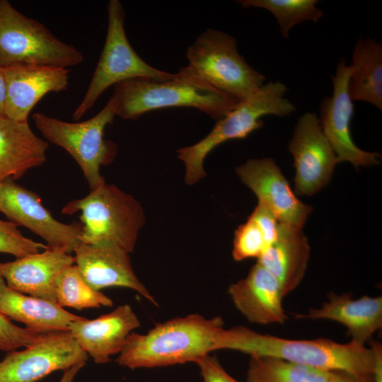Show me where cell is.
I'll return each instance as SVG.
<instances>
[{
	"label": "cell",
	"mask_w": 382,
	"mask_h": 382,
	"mask_svg": "<svg viewBox=\"0 0 382 382\" xmlns=\"http://www.w3.org/2000/svg\"><path fill=\"white\" fill-rule=\"evenodd\" d=\"M217 348L250 356H271L321 370L371 378V348L352 340L341 344L328 338L291 340L236 326L221 330Z\"/></svg>",
	"instance_id": "obj_1"
},
{
	"label": "cell",
	"mask_w": 382,
	"mask_h": 382,
	"mask_svg": "<svg viewBox=\"0 0 382 382\" xmlns=\"http://www.w3.org/2000/svg\"><path fill=\"white\" fill-rule=\"evenodd\" d=\"M224 325L220 316L198 313L158 323L145 334L132 332L116 361L132 370L195 362L217 350Z\"/></svg>",
	"instance_id": "obj_2"
},
{
	"label": "cell",
	"mask_w": 382,
	"mask_h": 382,
	"mask_svg": "<svg viewBox=\"0 0 382 382\" xmlns=\"http://www.w3.org/2000/svg\"><path fill=\"white\" fill-rule=\"evenodd\" d=\"M112 102L116 116L135 120L143 114L172 107L196 108L216 121L240 102L206 82L187 66L172 79L137 78L115 85Z\"/></svg>",
	"instance_id": "obj_3"
},
{
	"label": "cell",
	"mask_w": 382,
	"mask_h": 382,
	"mask_svg": "<svg viewBox=\"0 0 382 382\" xmlns=\"http://www.w3.org/2000/svg\"><path fill=\"white\" fill-rule=\"evenodd\" d=\"M62 214L80 212V242L117 246L134 250L139 232L145 224L141 204L114 185L103 184L81 199L68 202Z\"/></svg>",
	"instance_id": "obj_4"
},
{
	"label": "cell",
	"mask_w": 382,
	"mask_h": 382,
	"mask_svg": "<svg viewBox=\"0 0 382 382\" xmlns=\"http://www.w3.org/2000/svg\"><path fill=\"white\" fill-rule=\"evenodd\" d=\"M286 91V85L279 81L265 83L217 120L205 137L193 145L178 149V157L185 166V183L192 185L206 175L204 158L217 146L228 140L246 138L263 126L261 118L264 116L284 117L294 112L295 106L285 97Z\"/></svg>",
	"instance_id": "obj_5"
},
{
	"label": "cell",
	"mask_w": 382,
	"mask_h": 382,
	"mask_svg": "<svg viewBox=\"0 0 382 382\" xmlns=\"http://www.w3.org/2000/svg\"><path fill=\"white\" fill-rule=\"evenodd\" d=\"M187 67L215 88L242 101L264 84L266 77L242 56L236 39L208 28L186 52Z\"/></svg>",
	"instance_id": "obj_6"
},
{
	"label": "cell",
	"mask_w": 382,
	"mask_h": 382,
	"mask_svg": "<svg viewBox=\"0 0 382 382\" xmlns=\"http://www.w3.org/2000/svg\"><path fill=\"white\" fill-rule=\"evenodd\" d=\"M115 116L109 99L98 114L83 122H65L42 112L34 113L33 119L47 141L62 147L74 158L93 190L105 183L100 166L111 163L117 155L116 144L104 138L105 129Z\"/></svg>",
	"instance_id": "obj_7"
},
{
	"label": "cell",
	"mask_w": 382,
	"mask_h": 382,
	"mask_svg": "<svg viewBox=\"0 0 382 382\" xmlns=\"http://www.w3.org/2000/svg\"><path fill=\"white\" fill-rule=\"evenodd\" d=\"M108 30L103 49L82 101L72 118L80 120L110 86L137 78L172 79L175 74L154 68L131 46L125 30V10L118 0L108 5Z\"/></svg>",
	"instance_id": "obj_8"
},
{
	"label": "cell",
	"mask_w": 382,
	"mask_h": 382,
	"mask_svg": "<svg viewBox=\"0 0 382 382\" xmlns=\"http://www.w3.org/2000/svg\"><path fill=\"white\" fill-rule=\"evenodd\" d=\"M83 61L74 46L57 37L47 27L0 0V65L25 63L67 68Z\"/></svg>",
	"instance_id": "obj_9"
},
{
	"label": "cell",
	"mask_w": 382,
	"mask_h": 382,
	"mask_svg": "<svg viewBox=\"0 0 382 382\" xmlns=\"http://www.w3.org/2000/svg\"><path fill=\"white\" fill-rule=\"evenodd\" d=\"M88 358L69 330L42 332L25 349L7 353L0 361V382H37Z\"/></svg>",
	"instance_id": "obj_10"
},
{
	"label": "cell",
	"mask_w": 382,
	"mask_h": 382,
	"mask_svg": "<svg viewBox=\"0 0 382 382\" xmlns=\"http://www.w3.org/2000/svg\"><path fill=\"white\" fill-rule=\"evenodd\" d=\"M0 212L16 225L26 227L41 237L49 248L71 254L80 243L81 223L57 221L36 193L12 179L0 183Z\"/></svg>",
	"instance_id": "obj_11"
},
{
	"label": "cell",
	"mask_w": 382,
	"mask_h": 382,
	"mask_svg": "<svg viewBox=\"0 0 382 382\" xmlns=\"http://www.w3.org/2000/svg\"><path fill=\"white\" fill-rule=\"evenodd\" d=\"M289 151L294 158L297 195L310 196L328 185L337 161L315 113L308 112L299 118Z\"/></svg>",
	"instance_id": "obj_12"
},
{
	"label": "cell",
	"mask_w": 382,
	"mask_h": 382,
	"mask_svg": "<svg viewBox=\"0 0 382 382\" xmlns=\"http://www.w3.org/2000/svg\"><path fill=\"white\" fill-rule=\"evenodd\" d=\"M350 71L349 65L341 59L335 75L332 76V95L324 98L320 103V125L335 152L337 163L349 162L356 168L376 165L379 163L380 155L359 149L351 136L354 105L348 92Z\"/></svg>",
	"instance_id": "obj_13"
},
{
	"label": "cell",
	"mask_w": 382,
	"mask_h": 382,
	"mask_svg": "<svg viewBox=\"0 0 382 382\" xmlns=\"http://www.w3.org/2000/svg\"><path fill=\"white\" fill-rule=\"evenodd\" d=\"M236 173L279 223L302 228L312 207L296 197L273 159H249L236 168Z\"/></svg>",
	"instance_id": "obj_14"
},
{
	"label": "cell",
	"mask_w": 382,
	"mask_h": 382,
	"mask_svg": "<svg viewBox=\"0 0 382 382\" xmlns=\"http://www.w3.org/2000/svg\"><path fill=\"white\" fill-rule=\"evenodd\" d=\"M4 70L6 116L16 121H28L31 110L45 95L65 91L69 85V70L62 66L18 63Z\"/></svg>",
	"instance_id": "obj_15"
},
{
	"label": "cell",
	"mask_w": 382,
	"mask_h": 382,
	"mask_svg": "<svg viewBox=\"0 0 382 382\" xmlns=\"http://www.w3.org/2000/svg\"><path fill=\"white\" fill-rule=\"evenodd\" d=\"M74 264L93 289L120 286L132 289L155 305L154 297L135 274L129 253L112 245L80 242L74 249Z\"/></svg>",
	"instance_id": "obj_16"
},
{
	"label": "cell",
	"mask_w": 382,
	"mask_h": 382,
	"mask_svg": "<svg viewBox=\"0 0 382 382\" xmlns=\"http://www.w3.org/2000/svg\"><path fill=\"white\" fill-rule=\"evenodd\" d=\"M140 325L132 307L124 304L96 319L83 317L74 321L69 331L95 363L105 364L110 356L120 354L128 336Z\"/></svg>",
	"instance_id": "obj_17"
},
{
	"label": "cell",
	"mask_w": 382,
	"mask_h": 382,
	"mask_svg": "<svg viewBox=\"0 0 382 382\" xmlns=\"http://www.w3.org/2000/svg\"><path fill=\"white\" fill-rule=\"evenodd\" d=\"M74 262L71 254L47 247L41 253L16 258L14 261L0 262V277L12 289L56 302L57 279Z\"/></svg>",
	"instance_id": "obj_18"
},
{
	"label": "cell",
	"mask_w": 382,
	"mask_h": 382,
	"mask_svg": "<svg viewBox=\"0 0 382 382\" xmlns=\"http://www.w3.org/2000/svg\"><path fill=\"white\" fill-rule=\"evenodd\" d=\"M228 294L236 309L252 323L283 324L288 318L279 281L257 262L246 277L229 286Z\"/></svg>",
	"instance_id": "obj_19"
},
{
	"label": "cell",
	"mask_w": 382,
	"mask_h": 382,
	"mask_svg": "<svg viewBox=\"0 0 382 382\" xmlns=\"http://www.w3.org/2000/svg\"><path fill=\"white\" fill-rule=\"evenodd\" d=\"M328 301L320 308H311L297 318L330 320L347 329L352 341L365 345L374 334L382 327V297L364 296L354 299L350 294L331 293Z\"/></svg>",
	"instance_id": "obj_20"
},
{
	"label": "cell",
	"mask_w": 382,
	"mask_h": 382,
	"mask_svg": "<svg viewBox=\"0 0 382 382\" xmlns=\"http://www.w3.org/2000/svg\"><path fill=\"white\" fill-rule=\"evenodd\" d=\"M49 143L37 137L28 121L0 117V183L21 178L46 161Z\"/></svg>",
	"instance_id": "obj_21"
},
{
	"label": "cell",
	"mask_w": 382,
	"mask_h": 382,
	"mask_svg": "<svg viewBox=\"0 0 382 382\" xmlns=\"http://www.w3.org/2000/svg\"><path fill=\"white\" fill-rule=\"evenodd\" d=\"M309 256L310 246L301 229L279 223L276 240L257 262L277 279L286 296L301 284Z\"/></svg>",
	"instance_id": "obj_22"
},
{
	"label": "cell",
	"mask_w": 382,
	"mask_h": 382,
	"mask_svg": "<svg viewBox=\"0 0 382 382\" xmlns=\"http://www.w3.org/2000/svg\"><path fill=\"white\" fill-rule=\"evenodd\" d=\"M0 312L40 333L69 330L71 323L83 318L65 311L56 302L12 289L1 277Z\"/></svg>",
	"instance_id": "obj_23"
},
{
	"label": "cell",
	"mask_w": 382,
	"mask_h": 382,
	"mask_svg": "<svg viewBox=\"0 0 382 382\" xmlns=\"http://www.w3.org/2000/svg\"><path fill=\"white\" fill-rule=\"evenodd\" d=\"M348 92L352 100L364 101L382 110V45L359 37L354 47Z\"/></svg>",
	"instance_id": "obj_24"
},
{
	"label": "cell",
	"mask_w": 382,
	"mask_h": 382,
	"mask_svg": "<svg viewBox=\"0 0 382 382\" xmlns=\"http://www.w3.org/2000/svg\"><path fill=\"white\" fill-rule=\"evenodd\" d=\"M335 372L271 356H250L247 382H330Z\"/></svg>",
	"instance_id": "obj_25"
},
{
	"label": "cell",
	"mask_w": 382,
	"mask_h": 382,
	"mask_svg": "<svg viewBox=\"0 0 382 382\" xmlns=\"http://www.w3.org/2000/svg\"><path fill=\"white\" fill-rule=\"evenodd\" d=\"M55 297L59 306L77 310L113 305L110 297L93 289L85 282L75 264L64 269L58 277Z\"/></svg>",
	"instance_id": "obj_26"
},
{
	"label": "cell",
	"mask_w": 382,
	"mask_h": 382,
	"mask_svg": "<svg viewBox=\"0 0 382 382\" xmlns=\"http://www.w3.org/2000/svg\"><path fill=\"white\" fill-rule=\"evenodd\" d=\"M244 8L257 7L271 12L279 25L283 37L289 38V31L294 25L311 21L317 23L323 16L316 7V0H239Z\"/></svg>",
	"instance_id": "obj_27"
},
{
	"label": "cell",
	"mask_w": 382,
	"mask_h": 382,
	"mask_svg": "<svg viewBox=\"0 0 382 382\" xmlns=\"http://www.w3.org/2000/svg\"><path fill=\"white\" fill-rule=\"evenodd\" d=\"M267 248L264 235L257 224L250 217L235 231L232 255L236 261L258 259Z\"/></svg>",
	"instance_id": "obj_28"
},
{
	"label": "cell",
	"mask_w": 382,
	"mask_h": 382,
	"mask_svg": "<svg viewBox=\"0 0 382 382\" xmlns=\"http://www.w3.org/2000/svg\"><path fill=\"white\" fill-rule=\"evenodd\" d=\"M17 226L10 221L0 219V253L20 258L47 248V245L25 237Z\"/></svg>",
	"instance_id": "obj_29"
},
{
	"label": "cell",
	"mask_w": 382,
	"mask_h": 382,
	"mask_svg": "<svg viewBox=\"0 0 382 382\" xmlns=\"http://www.w3.org/2000/svg\"><path fill=\"white\" fill-rule=\"evenodd\" d=\"M41 333L15 325L0 312V351L11 352L34 342Z\"/></svg>",
	"instance_id": "obj_30"
},
{
	"label": "cell",
	"mask_w": 382,
	"mask_h": 382,
	"mask_svg": "<svg viewBox=\"0 0 382 382\" xmlns=\"http://www.w3.org/2000/svg\"><path fill=\"white\" fill-rule=\"evenodd\" d=\"M195 363L199 368L203 382H239L226 372L215 356L206 354Z\"/></svg>",
	"instance_id": "obj_31"
},
{
	"label": "cell",
	"mask_w": 382,
	"mask_h": 382,
	"mask_svg": "<svg viewBox=\"0 0 382 382\" xmlns=\"http://www.w3.org/2000/svg\"><path fill=\"white\" fill-rule=\"evenodd\" d=\"M249 217L261 229L267 248L277 237L279 224L278 220L268 209L260 204H257Z\"/></svg>",
	"instance_id": "obj_32"
},
{
	"label": "cell",
	"mask_w": 382,
	"mask_h": 382,
	"mask_svg": "<svg viewBox=\"0 0 382 382\" xmlns=\"http://www.w3.org/2000/svg\"><path fill=\"white\" fill-rule=\"evenodd\" d=\"M373 353L371 378L373 382H382V345L377 340L369 341Z\"/></svg>",
	"instance_id": "obj_33"
},
{
	"label": "cell",
	"mask_w": 382,
	"mask_h": 382,
	"mask_svg": "<svg viewBox=\"0 0 382 382\" xmlns=\"http://www.w3.org/2000/svg\"><path fill=\"white\" fill-rule=\"evenodd\" d=\"M330 382H373L371 377H357L346 372L336 371Z\"/></svg>",
	"instance_id": "obj_34"
},
{
	"label": "cell",
	"mask_w": 382,
	"mask_h": 382,
	"mask_svg": "<svg viewBox=\"0 0 382 382\" xmlns=\"http://www.w3.org/2000/svg\"><path fill=\"white\" fill-rule=\"evenodd\" d=\"M6 83L4 66L0 65V117L6 116Z\"/></svg>",
	"instance_id": "obj_35"
},
{
	"label": "cell",
	"mask_w": 382,
	"mask_h": 382,
	"mask_svg": "<svg viewBox=\"0 0 382 382\" xmlns=\"http://www.w3.org/2000/svg\"><path fill=\"white\" fill-rule=\"evenodd\" d=\"M85 364H79L64 371L59 382H73L79 371L83 367Z\"/></svg>",
	"instance_id": "obj_36"
}]
</instances>
